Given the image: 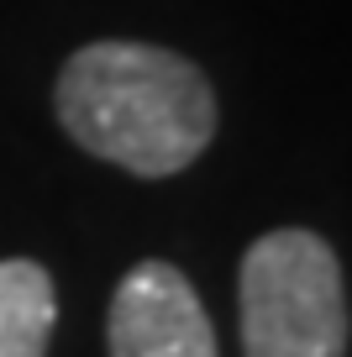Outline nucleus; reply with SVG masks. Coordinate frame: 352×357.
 <instances>
[{"instance_id": "obj_2", "label": "nucleus", "mask_w": 352, "mask_h": 357, "mask_svg": "<svg viewBox=\"0 0 352 357\" xmlns=\"http://www.w3.org/2000/svg\"><path fill=\"white\" fill-rule=\"evenodd\" d=\"M242 357H342L347 352V289L326 236L305 226L263 231L237 279Z\"/></svg>"}, {"instance_id": "obj_3", "label": "nucleus", "mask_w": 352, "mask_h": 357, "mask_svg": "<svg viewBox=\"0 0 352 357\" xmlns=\"http://www.w3.org/2000/svg\"><path fill=\"white\" fill-rule=\"evenodd\" d=\"M105 342L110 357H216V331L200 294L174 263L158 257L137 263L116 284Z\"/></svg>"}, {"instance_id": "obj_1", "label": "nucleus", "mask_w": 352, "mask_h": 357, "mask_svg": "<svg viewBox=\"0 0 352 357\" xmlns=\"http://www.w3.org/2000/svg\"><path fill=\"white\" fill-rule=\"evenodd\" d=\"M64 132L137 178L184 174L216 137V89L189 58L153 43H89L53 89Z\"/></svg>"}, {"instance_id": "obj_4", "label": "nucleus", "mask_w": 352, "mask_h": 357, "mask_svg": "<svg viewBox=\"0 0 352 357\" xmlns=\"http://www.w3.org/2000/svg\"><path fill=\"white\" fill-rule=\"evenodd\" d=\"M58 326V294L32 257L0 263V357H47Z\"/></svg>"}]
</instances>
